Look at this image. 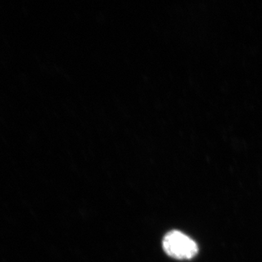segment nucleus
<instances>
[{"mask_svg": "<svg viewBox=\"0 0 262 262\" xmlns=\"http://www.w3.org/2000/svg\"><path fill=\"white\" fill-rule=\"evenodd\" d=\"M165 252L177 260H190L199 252L197 243L180 231H170L164 236Z\"/></svg>", "mask_w": 262, "mask_h": 262, "instance_id": "f257e3e1", "label": "nucleus"}]
</instances>
